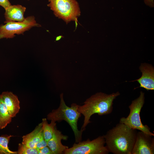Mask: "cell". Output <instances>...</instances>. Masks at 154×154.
I'll list each match as a JSON object with an SVG mask.
<instances>
[{
    "mask_svg": "<svg viewBox=\"0 0 154 154\" xmlns=\"http://www.w3.org/2000/svg\"><path fill=\"white\" fill-rule=\"evenodd\" d=\"M136 130L119 123L108 131L104 137L109 152L131 154L136 137Z\"/></svg>",
    "mask_w": 154,
    "mask_h": 154,
    "instance_id": "obj_1",
    "label": "cell"
},
{
    "mask_svg": "<svg viewBox=\"0 0 154 154\" xmlns=\"http://www.w3.org/2000/svg\"><path fill=\"white\" fill-rule=\"evenodd\" d=\"M120 94L119 92L110 94L98 92L88 98L82 106H79L78 110L84 116V123L81 130L84 131L87 125L91 123L90 119L93 114L100 116L111 113L113 109V102Z\"/></svg>",
    "mask_w": 154,
    "mask_h": 154,
    "instance_id": "obj_2",
    "label": "cell"
},
{
    "mask_svg": "<svg viewBox=\"0 0 154 154\" xmlns=\"http://www.w3.org/2000/svg\"><path fill=\"white\" fill-rule=\"evenodd\" d=\"M60 101L59 107L53 110L47 115V119L55 122L64 120L67 122L71 127L74 134L76 143L82 141L83 131L79 130L78 121L81 116L78 110L79 105L73 103L69 107L66 106L64 100L63 94L60 96Z\"/></svg>",
    "mask_w": 154,
    "mask_h": 154,
    "instance_id": "obj_3",
    "label": "cell"
},
{
    "mask_svg": "<svg viewBox=\"0 0 154 154\" xmlns=\"http://www.w3.org/2000/svg\"><path fill=\"white\" fill-rule=\"evenodd\" d=\"M145 94L142 91L138 98L133 100L129 106L130 112L127 117H123L119 120V123H123L129 128L138 130L153 136L154 134L150 131V128L141 122L140 112L145 102Z\"/></svg>",
    "mask_w": 154,
    "mask_h": 154,
    "instance_id": "obj_4",
    "label": "cell"
},
{
    "mask_svg": "<svg viewBox=\"0 0 154 154\" xmlns=\"http://www.w3.org/2000/svg\"><path fill=\"white\" fill-rule=\"evenodd\" d=\"M47 5L55 15L67 23L72 21H77L80 15L78 3L76 0H48Z\"/></svg>",
    "mask_w": 154,
    "mask_h": 154,
    "instance_id": "obj_5",
    "label": "cell"
},
{
    "mask_svg": "<svg viewBox=\"0 0 154 154\" xmlns=\"http://www.w3.org/2000/svg\"><path fill=\"white\" fill-rule=\"evenodd\" d=\"M104 136H100L90 141L75 143L73 146L66 149L64 154H108L109 153L106 146Z\"/></svg>",
    "mask_w": 154,
    "mask_h": 154,
    "instance_id": "obj_6",
    "label": "cell"
},
{
    "mask_svg": "<svg viewBox=\"0 0 154 154\" xmlns=\"http://www.w3.org/2000/svg\"><path fill=\"white\" fill-rule=\"evenodd\" d=\"M40 26L37 23L33 16L25 18L21 22H7L4 25H0V39L4 38H13L15 37V34H22L33 27Z\"/></svg>",
    "mask_w": 154,
    "mask_h": 154,
    "instance_id": "obj_7",
    "label": "cell"
},
{
    "mask_svg": "<svg viewBox=\"0 0 154 154\" xmlns=\"http://www.w3.org/2000/svg\"><path fill=\"white\" fill-rule=\"evenodd\" d=\"M153 136L142 131L137 132L131 154H154Z\"/></svg>",
    "mask_w": 154,
    "mask_h": 154,
    "instance_id": "obj_8",
    "label": "cell"
},
{
    "mask_svg": "<svg viewBox=\"0 0 154 154\" xmlns=\"http://www.w3.org/2000/svg\"><path fill=\"white\" fill-rule=\"evenodd\" d=\"M139 69L142 73L140 78L136 80L139 84L140 87L147 90H154V68L151 64L141 63Z\"/></svg>",
    "mask_w": 154,
    "mask_h": 154,
    "instance_id": "obj_9",
    "label": "cell"
},
{
    "mask_svg": "<svg viewBox=\"0 0 154 154\" xmlns=\"http://www.w3.org/2000/svg\"><path fill=\"white\" fill-rule=\"evenodd\" d=\"M68 138L67 136L63 135L56 127L52 138L47 142V146L54 154H63L68 147L62 145L61 140H67Z\"/></svg>",
    "mask_w": 154,
    "mask_h": 154,
    "instance_id": "obj_10",
    "label": "cell"
},
{
    "mask_svg": "<svg viewBox=\"0 0 154 154\" xmlns=\"http://www.w3.org/2000/svg\"><path fill=\"white\" fill-rule=\"evenodd\" d=\"M26 8L21 5H11L5 9V23L10 22L23 21L25 18L24 16Z\"/></svg>",
    "mask_w": 154,
    "mask_h": 154,
    "instance_id": "obj_11",
    "label": "cell"
},
{
    "mask_svg": "<svg viewBox=\"0 0 154 154\" xmlns=\"http://www.w3.org/2000/svg\"><path fill=\"white\" fill-rule=\"evenodd\" d=\"M1 94L10 115L12 118L15 117L20 109L18 97L11 92H4Z\"/></svg>",
    "mask_w": 154,
    "mask_h": 154,
    "instance_id": "obj_12",
    "label": "cell"
},
{
    "mask_svg": "<svg viewBox=\"0 0 154 154\" xmlns=\"http://www.w3.org/2000/svg\"><path fill=\"white\" fill-rule=\"evenodd\" d=\"M42 126L41 122L31 132L23 136L22 143L29 147L35 148L37 144L44 138Z\"/></svg>",
    "mask_w": 154,
    "mask_h": 154,
    "instance_id": "obj_13",
    "label": "cell"
},
{
    "mask_svg": "<svg viewBox=\"0 0 154 154\" xmlns=\"http://www.w3.org/2000/svg\"><path fill=\"white\" fill-rule=\"evenodd\" d=\"M7 107L0 94V129L5 128L11 121Z\"/></svg>",
    "mask_w": 154,
    "mask_h": 154,
    "instance_id": "obj_14",
    "label": "cell"
},
{
    "mask_svg": "<svg viewBox=\"0 0 154 154\" xmlns=\"http://www.w3.org/2000/svg\"><path fill=\"white\" fill-rule=\"evenodd\" d=\"M42 128L44 137L45 141L47 142L52 137L53 134L56 127V122L51 121V122L48 124L46 118L42 119Z\"/></svg>",
    "mask_w": 154,
    "mask_h": 154,
    "instance_id": "obj_15",
    "label": "cell"
},
{
    "mask_svg": "<svg viewBox=\"0 0 154 154\" xmlns=\"http://www.w3.org/2000/svg\"><path fill=\"white\" fill-rule=\"evenodd\" d=\"M12 136L11 135L0 136V154H17V151H12L8 147L9 143Z\"/></svg>",
    "mask_w": 154,
    "mask_h": 154,
    "instance_id": "obj_16",
    "label": "cell"
},
{
    "mask_svg": "<svg viewBox=\"0 0 154 154\" xmlns=\"http://www.w3.org/2000/svg\"><path fill=\"white\" fill-rule=\"evenodd\" d=\"M17 154H38V151L35 148L29 147L22 143L19 144Z\"/></svg>",
    "mask_w": 154,
    "mask_h": 154,
    "instance_id": "obj_17",
    "label": "cell"
},
{
    "mask_svg": "<svg viewBox=\"0 0 154 154\" xmlns=\"http://www.w3.org/2000/svg\"><path fill=\"white\" fill-rule=\"evenodd\" d=\"M38 151V154H54L53 152L48 146L39 149Z\"/></svg>",
    "mask_w": 154,
    "mask_h": 154,
    "instance_id": "obj_18",
    "label": "cell"
},
{
    "mask_svg": "<svg viewBox=\"0 0 154 154\" xmlns=\"http://www.w3.org/2000/svg\"><path fill=\"white\" fill-rule=\"evenodd\" d=\"M46 146H47V142L44 138L37 144L35 148L38 150Z\"/></svg>",
    "mask_w": 154,
    "mask_h": 154,
    "instance_id": "obj_19",
    "label": "cell"
},
{
    "mask_svg": "<svg viewBox=\"0 0 154 154\" xmlns=\"http://www.w3.org/2000/svg\"><path fill=\"white\" fill-rule=\"evenodd\" d=\"M11 5L8 0H0V5L4 8L5 10Z\"/></svg>",
    "mask_w": 154,
    "mask_h": 154,
    "instance_id": "obj_20",
    "label": "cell"
},
{
    "mask_svg": "<svg viewBox=\"0 0 154 154\" xmlns=\"http://www.w3.org/2000/svg\"><path fill=\"white\" fill-rule=\"evenodd\" d=\"M144 1L145 3L147 5L151 7H154V0H144Z\"/></svg>",
    "mask_w": 154,
    "mask_h": 154,
    "instance_id": "obj_21",
    "label": "cell"
}]
</instances>
